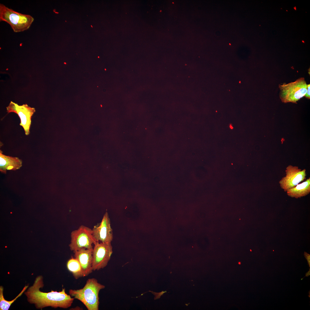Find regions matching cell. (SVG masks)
<instances>
[{"label": "cell", "mask_w": 310, "mask_h": 310, "mask_svg": "<svg viewBox=\"0 0 310 310\" xmlns=\"http://www.w3.org/2000/svg\"><path fill=\"white\" fill-rule=\"evenodd\" d=\"M93 249L82 248L73 251L75 258L81 266L84 277L88 276L93 271L92 268Z\"/></svg>", "instance_id": "30bf717a"}, {"label": "cell", "mask_w": 310, "mask_h": 310, "mask_svg": "<svg viewBox=\"0 0 310 310\" xmlns=\"http://www.w3.org/2000/svg\"><path fill=\"white\" fill-rule=\"evenodd\" d=\"M286 175L279 182L281 188L286 192L306 179V170H302L296 166L290 165L286 168Z\"/></svg>", "instance_id": "ba28073f"}, {"label": "cell", "mask_w": 310, "mask_h": 310, "mask_svg": "<svg viewBox=\"0 0 310 310\" xmlns=\"http://www.w3.org/2000/svg\"><path fill=\"white\" fill-rule=\"evenodd\" d=\"M34 18L29 15L23 14L0 4V21L7 22L15 32L26 30L34 21Z\"/></svg>", "instance_id": "3957f363"}, {"label": "cell", "mask_w": 310, "mask_h": 310, "mask_svg": "<svg viewBox=\"0 0 310 310\" xmlns=\"http://www.w3.org/2000/svg\"><path fill=\"white\" fill-rule=\"evenodd\" d=\"M67 267L68 270L72 273L75 279L84 277L81 266L78 261L75 258L72 257L69 259L67 262Z\"/></svg>", "instance_id": "4fadbf2b"}, {"label": "cell", "mask_w": 310, "mask_h": 310, "mask_svg": "<svg viewBox=\"0 0 310 310\" xmlns=\"http://www.w3.org/2000/svg\"><path fill=\"white\" fill-rule=\"evenodd\" d=\"M8 113L11 112L17 114L20 120V125L22 126L26 135H29L31 123L32 116L35 112L34 108L31 107L27 104L19 105L12 101L6 107Z\"/></svg>", "instance_id": "52a82bcc"}, {"label": "cell", "mask_w": 310, "mask_h": 310, "mask_svg": "<svg viewBox=\"0 0 310 310\" xmlns=\"http://www.w3.org/2000/svg\"><path fill=\"white\" fill-rule=\"evenodd\" d=\"M294 9H295V10H296V7H294Z\"/></svg>", "instance_id": "ac0fdd59"}, {"label": "cell", "mask_w": 310, "mask_h": 310, "mask_svg": "<svg viewBox=\"0 0 310 310\" xmlns=\"http://www.w3.org/2000/svg\"><path fill=\"white\" fill-rule=\"evenodd\" d=\"M22 166V161L18 158L5 155L0 150V171L5 174L7 170H16Z\"/></svg>", "instance_id": "8fae6325"}, {"label": "cell", "mask_w": 310, "mask_h": 310, "mask_svg": "<svg viewBox=\"0 0 310 310\" xmlns=\"http://www.w3.org/2000/svg\"><path fill=\"white\" fill-rule=\"evenodd\" d=\"M310 275V269H309V270L305 274V276L308 277Z\"/></svg>", "instance_id": "e0dca14e"}, {"label": "cell", "mask_w": 310, "mask_h": 310, "mask_svg": "<svg viewBox=\"0 0 310 310\" xmlns=\"http://www.w3.org/2000/svg\"><path fill=\"white\" fill-rule=\"evenodd\" d=\"M92 229L84 225H81L71 234V240L69 245L70 250L73 251L82 248L93 249L92 245L97 242L93 235Z\"/></svg>", "instance_id": "5b68a950"}, {"label": "cell", "mask_w": 310, "mask_h": 310, "mask_svg": "<svg viewBox=\"0 0 310 310\" xmlns=\"http://www.w3.org/2000/svg\"><path fill=\"white\" fill-rule=\"evenodd\" d=\"M112 253L111 243L97 242L95 244L92 251L93 270H99L106 267Z\"/></svg>", "instance_id": "8992f818"}, {"label": "cell", "mask_w": 310, "mask_h": 310, "mask_svg": "<svg viewBox=\"0 0 310 310\" xmlns=\"http://www.w3.org/2000/svg\"><path fill=\"white\" fill-rule=\"evenodd\" d=\"M105 286L98 282L95 278L88 279L84 286L78 290L70 289L69 294L75 299L81 301L88 310H98L99 293Z\"/></svg>", "instance_id": "7a4b0ae2"}, {"label": "cell", "mask_w": 310, "mask_h": 310, "mask_svg": "<svg viewBox=\"0 0 310 310\" xmlns=\"http://www.w3.org/2000/svg\"><path fill=\"white\" fill-rule=\"evenodd\" d=\"M304 256L307 261L308 265L310 267V255L307 252H305L304 254Z\"/></svg>", "instance_id": "2e32d148"}, {"label": "cell", "mask_w": 310, "mask_h": 310, "mask_svg": "<svg viewBox=\"0 0 310 310\" xmlns=\"http://www.w3.org/2000/svg\"><path fill=\"white\" fill-rule=\"evenodd\" d=\"M92 230L93 236L97 242L111 243L113 237L112 229L107 212L104 215L101 222L94 226Z\"/></svg>", "instance_id": "9c48e42d"}, {"label": "cell", "mask_w": 310, "mask_h": 310, "mask_svg": "<svg viewBox=\"0 0 310 310\" xmlns=\"http://www.w3.org/2000/svg\"><path fill=\"white\" fill-rule=\"evenodd\" d=\"M310 84H307V92L305 96V97L308 99H310Z\"/></svg>", "instance_id": "9a60e30c"}, {"label": "cell", "mask_w": 310, "mask_h": 310, "mask_svg": "<svg viewBox=\"0 0 310 310\" xmlns=\"http://www.w3.org/2000/svg\"><path fill=\"white\" fill-rule=\"evenodd\" d=\"M307 84L303 77L299 78L294 82L279 84V96L282 102L297 103L306 94Z\"/></svg>", "instance_id": "277c9868"}, {"label": "cell", "mask_w": 310, "mask_h": 310, "mask_svg": "<svg viewBox=\"0 0 310 310\" xmlns=\"http://www.w3.org/2000/svg\"><path fill=\"white\" fill-rule=\"evenodd\" d=\"M43 286V277L38 276L36 278L33 285L24 292L28 302L34 304L36 308L42 309L51 307L67 309L71 306L74 299L66 293L65 288H62L61 291L51 290L46 292L40 290Z\"/></svg>", "instance_id": "6da1fadb"}, {"label": "cell", "mask_w": 310, "mask_h": 310, "mask_svg": "<svg viewBox=\"0 0 310 310\" xmlns=\"http://www.w3.org/2000/svg\"><path fill=\"white\" fill-rule=\"evenodd\" d=\"M286 192L289 196L297 199L307 195L310 193V177Z\"/></svg>", "instance_id": "7c38bea8"}, {"label": "cell", "mask_w": 310, "mask_h": 310, "mask_svg": "<svg viewBox=\"0 0 310 310\" xmlns=\"http://www.w3.org/2000/svg\"><path fill=\"white\" fill-rule=\"evenodd\" d=\"M302 42H303V43H305V42H304V41H303V40H302Z\"/></svg>", "instance_id": "d6986e66"}, {"label": "cell", "mask_w": 310, "mask_h": 310, "mask_svg": "<svg viewBox=\"0 0 310 310\" xmlns=\"http://www.w3.org/2000/svg\"><path fill=\"white\" fill-rule=\"evenodd\" d=\"M28 285L24 287L21 292L15 297V299L11 301H7L5 300L4 297L3 295V288L1 286H0V310H8L11 304L19 297L24 292L26 289L28 288Z\"/></svg>", "instance_id": "5bb4252c"}]
</instances>
